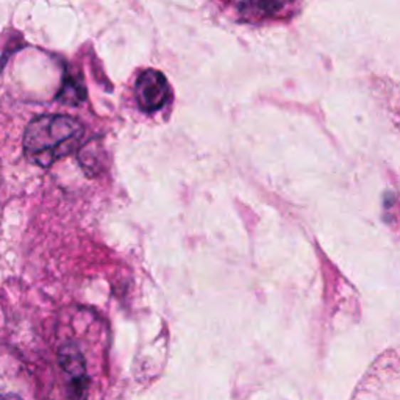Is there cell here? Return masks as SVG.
Segmentation results:
<instances>
[{
  "label": "cell",
  "mask_w": 400,
  "mask_h": 400,
  "mask_svg": "<svg viewBox=\"0 0 400 400\" xmlns=\"http://www.w3.org/2000/svg\"><path fill=\"white\" fill-rule=\"evenodd\" d=\"M60 99H63V102L72 103V105H74V103H80L85 99V91L82 86L74 82V80H69V82L63 86Z\"/></svg>",
  "instance_id": "cell-3"
},
{
  "label": "cell",
  "mask_w": 400,
  "mask_h": 400,
  "mask_svg": "<svg viewBox=\"0 0 400 400\" xmlns=\"http://www.w3.org/2000/svg\"><path fill=\"white\" fill-rule=\"evenodd\" d=\"M167 95L169 85L162 72L155 69L144 70L136 82V99L140 107L146 111H155L164 105Z\"/></svg>",
  "instance_id": "cell-2"
},
{
  "label": "cell",
  "mask_w": 400,
  "mask_h": 400,
  "mask_svg": "<svg viewBox=\"0 0 400 400\" xmlns=\"http://www.w3.org/2000/svg\"><path fill=\"white\" fill-rule=\"evenodd\" d=\"M83 136L75 119L61 115H44L30 122L23 135V152L31 163L41 167L74 152Z\"/></svg>",
  "instance_id": "cell-1"
}]
</instances>
